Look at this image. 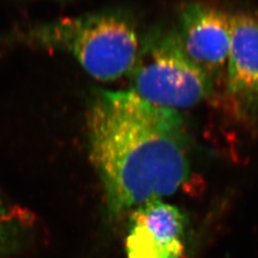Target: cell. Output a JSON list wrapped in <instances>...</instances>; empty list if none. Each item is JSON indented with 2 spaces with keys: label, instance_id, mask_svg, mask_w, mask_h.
<instances>
[{
  "label": "cell",
  "instance_id": "1",
  "mask_svg": "<svg viewBox=\"0 0 258 258\" xmlns=\"http://www.w3.org/2000/svg\"><path fill=\"white\" fill-rule=\"evenodd\" d=\"M90 155L109 211L120 214L162 200L186 181L189 161L179 111L131 90H100L87 111Z\"/></svg>",
  "mask_w": 258,
  "mask_h": 258
},
{
  "label": "cell",
  "instance_id": "2",
  "mask_svg": "<svg viewBox=\"0 0 258 258\" xmlns=\"http://www.w3.org/2000/svg\"><path fill=\"white\" fill-rule=\"evenodd\" d=\"M16 39L27 46L72 55L97 81L110 83L131 72L141 42L128 19L116 13H96L29 25Z\"/></svg>",
  "mask_w": 258,
  "mask_h": 258
},
{
  "label": "cell",
  "instance_id": "3",
  "mask_svg": "<svg viewBox=\"0 0 258 258\" xmlns=\"http://www.w3.org/2000/svg\"><path fill=\"white\" fill-rule=\"evenodd\" d=\"M129 74V90L166 109L192 107L212 94V80L191 61L173 32L149 34Z\"/></svg>",
  "mask_w": 258,
  "mask_h": 258
},
{
  "label": "cell",
  "instance_id": "4",
  "mask_svg": "<svg viewBox=\"0 0 258 258\" xmlns=\"http://www.w3.org/2000/svg\"><path fill=\"white\" fill-rule=\"evenodd\" d=\"M231 15L206 2L184 5L177 33L185 54L211 80L226 73L231 46Z\"/></svg>",
  "mask_w": 258,
  "mask_h": 258
},
{
  "label": "cell",
  "instance_id": "5",
  "mask_svg": "<svg viewBox=\"0 0 258 258\" xmlns=\"http://www.w3.org/2000/svg\"><path fill=\"white\" fill-rule=\"evenodd\" d=\"M128 258H179L184 250V217L176 207L153 200L132 210Z\"/></svg>",
  "mask_w": 258,
  "mask_h": 258
},
{
  "label": "cell",
  "instance_id": "6",
  "mask_svg": "<svg viewBox=\"0 0 258 258\" xmlns=\"http://www.w3.org/2000/svg\"><path fill=\"white\" fill-rule=\"evenodd\" d=\"M231 22L226 86L234 97L253 99L258 81V17L235 13L231 15Z\"/></svg>",
  "mask_w": 258,
  "mask_h": 258
},
{
  "label": "cell",
  "instance_id": "7",
  "mask_svg": "<svg viewBox=\"0 0 258 258\" xmlns=\"http://www.w3.org/2000/svg\"><path fill=\"white\" fill-rule=\"evenodd\" d=\"M4 234H5V231H4V228H3V226H2V221H1V218H0V245H1V243L3 242Z\"/></svg>",
  "mask_w": 258,
  "mask_h": 258
},
{
  "label": "cell",
  "instance_id": "8",
  "mask_svg": "<svg viewBox=\"0 0 258 258\" xmlns=\"http://www.w3.org/2000/svg\"><path fill=\"white\" fill-rule=\"evenodd\" d=\"M253 101L256 103L258 108V81L256 83V86H255V91H254V96H253Z\"/></svg>",
  "mask_w": 258,
  "mask_h": 258
}]
</instances>
